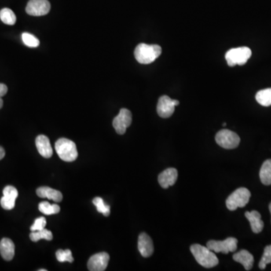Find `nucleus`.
<instances>
[{
	"label": "nucleus",
	"mask_w": 271,
	"mask_h": 271,
	"mask_svg": "<svg viewBox=\"0 0 271 271\" xmlns=\"http://www.w3.org/2000/svg\"><path fill=\"white\" fill-rule=\"evenodd\" d=\"M15 244L9 238H3L0 241V254L5 261H11L15 256Z\"/></svg>",
	"instance_id": "a211bd4d"
},
{
	"label": "nucleus",
	"mask_w": 271,
	"mask_h": 271,
	"mask_svg": "<svg viewBox=\"0 0 271 271\" xmlns=\"http://www.w3.org/2000/svg\"><path fill=\"white\" fill-rule=\"evenodd\" d=\"M93 203L96 206L97 211L102 213L105 217H108L110 214V206L106 204L101 198H95L93 200Z\"/></svg>",
	"instance_id": "393cba45"
},
{
	"label": "nucleus",
	"mask_w": 271,
	"mask_h": 271,
	"mask_svg": "<svg viewBox=\"0 0 271 271\" xmlns=\"http://www.w3.org/2000/svg\"><path fill=\"white\" fill-rule=\"evenodd\" d=\"M178 178V171L177 169L168 168L163 170L158 176V182L163 188H168L173 186Z\"/></svg>",
	"instance_id": "ddd939ff"
},
{
	"label": "nucleus",
	"mask_w": 271,
	"mask_h": 271,
	"mask_svg": "<svg viewBox=\"0 0 271 271\" xmlns=\"http://www.w3.org/2000/svg\"><path fill=\"white\" fill-rule=\"evenodd\" d=\"M8 92V88L4 84L0 83V97L2 98Z\"/></svg>",
	"instance_id": "c756f323"
},
{
	"label": "nucleus",
	"mask_w": 271,
	"mask_h": 271,
	"mask_svg": "<svg viewBox=\"0 0 271 271\" xmlns=\"http://www.w3.org/2000/svg\"><path fill=\"white\" fill-rule=\"evenodd\" d=\"M50 2L48 0H30L26 12L32 16H43L50 12Z\"/></svg>",
	"instance_id": "9d476101"
},
{
	"label": "nucleus",
	"mask_w": 271,
	"mask_h": 271,
	"mask_svg": "<svg viewBox=\"0 0 271 271\" xmlns=\"http://www.w3.org/2000/svg\"><path fill=\"white\" fill-rule=\"evenodd\" d=\"M56 258H57V261L62 263L66 262V261L72 263L74 261L72 252L70 250H57L56 253Z\"/></svg>",
	"instance_id": "cd10ccee"
},
{
	"label": "nucleus",
	"mask_w": 271,
	"mask_h": 271,
	"mask_svg": "<svg viewBox=\"0 0 271 271\" xmlns=\"http://www.w3.org/2000/svg\"><path fill=\"white\" fill-rule=\"evenodd\" d=\"M190 250L197 262L201 266L206 268H211L218 265V259L217 255L207 246L194 244L191 246Z\"/></svg>",
	"instance_id": "f257e3e1"
},
{
	"label": "nucleus",
	"mask_w": 271,
	"mask_h": 271,
	"mask_svg": "<svg viewBox=\"0 0 271 271\" xmlns=\"http://www.w3.org/2000/svg\"><path fill=\"white\" fill-rule=\"evenodd\" d=\"M30 238V240L34 242H38L40 240H52L53 239V235L52 231L44 228L40 231H32Z\"/></svg>",
	"instance_id": "412c9836"
},
{
	"label": "nucleus",
	"mask_w": 271,
	"mask_h": 271,
	"mask_svg": "<svg viewBox=\"0 0 271 271\" xmlns=\"http://www.w3.org/2000/svg\"><path fill=\"white\" fill-rule=\"evenodd\" d=\"M233 259L236 262L241 264L246 271H250L254 264L253 255L247 250H242L235 253L233 255Z\"/></svg>",
	"instance_id": "dca6fc26"
},
{
	"label": "nucleus",
	"mask_w": 271,
	"mask_h": 271,
	"mask_svg": "<svg viewBox=\"0 0 271 271\" xmlns=\"http://www.w3.org/2000/svg\"><path fill=\"white\" fill-rule=\"evenodd\" d=\"M46 226V219L45 217H39L34 221V225L30 227L31 231H40L44 229Z\"/></svg>",
	"instance_id": "c85d7f7f"
},
{
	"label": "nucleus",
	"mask_w": 271,
	"mask_h": 271,
	"mask_svg": "<svg viewBox=\"0 0 271 271\" xmlns=\"http://www.w3.org/2000/svg\"><path fill=\"white\" fill-rule=\"evenodd\" d=\"M22 40L23 43L30 48H36L39 45V40L38 38L28 33H23L22 34Z\"/></svg>",
	"instance_id": "a878e982"
},
{
	"label": "nucleus",
	"mask_w": 271,
	"mask_h": 271,
	"mask_svg": "<svg viewBox=\"0 0 271 271\" xmlns=\"http://www.w3.org/2000/svg\"><path fill=\"white\" fill-rule=\"evenodd\" d=\"M38 210L45 215L57 214L60 213V207L57 204H51L47 201H43L38 205Z\"/></svg>",
	"instance_id": "b1692460"
},
{
	"label": "nucleus",
	"mask_w": 271,
	"mask_h": 271,
	"mask_svg": "<svg viewBox=\"0 0 271 271\" xmlns=\"http://www.w3.org/2000/svg\"><path fill=\"white\" fill-rule=\"evenodd\" d=\"M269 210H270V213H271V203H270L269 205Z\"/></svg>",
	"instance_id": "473e14b6"
},
{
	"label": "nucleus",
	"mask_w": 271,
	"mask_h": 271,
	"mask_svg": "<svg viewBox=\"0 0 271 271\" xmlns=\"http://www.w3.org/2000/svg\"><path fill=\"white\" fill-rule=\"evenodd\" d=\"M138 250L142 256L144 258H148L153 254V242L147 234L142 233L139 236Z\"/></svg>",
	"instance_id": "4468645a"
},
{
	"label": "nucleus",
	"mask_w": 271,
	"mask_h": 271,
	"mask_svg": "<svg viewBox=\"0 0 271 271\" xmlns=\"http://www.w3.org/2000/svg\"><path fill=\"white\" fill-rule=\"evenodd\" d=\"M271 263V245L267 246L264 250L262 258L259 262V268L261 270H265L267 265Z\"/></svg>",
	"instance_id": "bb28decb"
},
{
	"label": "nucleus",
	"mask_w": 271,
	"mask_h": 271,
	"mask_svg": "<svg viewBox=\"0 0 271 271\" xmlns=\"http://www.w3.org/2000/svg\"><path fill=\"white\" fill-rule=\"evenodd\" d=\"M0 19L7 25H14L17 20L13 11L8 8H5L0 11Z\"/></svg>",
	"instance_id": "5701e85b"
},
{
	"label": "nucleus",
	"mask_w": 271,
	"mask_h": 271,
	"mask_svg": "<svg viewBox=\"0 0 271 271\" xmlns=\"http://www.w3.org/2000/svg\"><path fill=\"white\" fill-rule=\"evenodd\" d=\"M162 52V47L159 45L141 43L135 49L134 56L141 64H149L158 58Z\"/></svg>",
	"instance_id": "f03ea898"
},
{
	"label": "nucleus",
	"mask_w": 271,
	"mask_h": 271,
	"mask_svg": "<svg viewBox=\"0 0 271 271\" xmlns=\"http://www.w3.org/2000/svg\"><path fill=\"white\" fill-rule=\"evenodd\" d=\"M257 102L263 107L271 106V89L259 90L255 96Z\"/></svg>",
	"instance_id": "4be33fe9"
},
{
	"label": "nucleus",
	"mask_w": 271,
	"mask_h": 271,
	"mask_svg": "<svg viewBox=\"0 0 271 271\" xmlns=\"http://www.w3.org/2000/svg\"><path fill=\"white\" fill-rule=\"evenodd\" d=\"M180 102L177 100H172L168 96H162L158 100L157 111L161 118H170L175 111V107L179 106Z\"/></svg>",
	"instance_id": "6e6552de"
},
{
	"label": "nucleus",
	"mask_w": 271,
	"mask_h": 271,
	"mask_svg": "<svg viewBox=\"0 0 271 271\" xmlns=\"http://www.w3.org/2000/svg\"><path fill=\"white\" fill-rule=\"evenodd\" d=\"M109 261V254L100 253L93 254L89 258L88 268L90 271H103L107 269Z\"/></svg>",
	"instance_id": "9b49d317"
},
{
	"label": "nucleus",
	"mask_w": 271,
	"mask_h": 271,
	"mask_svg": "<svg viewBox=\"0 0 271 271\" xmlns=\"http://www.w3.org/2000/svg\"><path fill=\"white\" fill-rule=\"evenodd\" d=\"M36 145L38 153L43 158H50L53 155V149L50 140L45 135H39L36 139Z\"/></svg>",
	"instance_id": "2eb2a0df"
},
{
	"label": "nucleus",
	"mask_w": 271,
	"mask_h": 271,
	"mask_svg": "<svg viewBox=\"0 0 271 271\" xmlns=\"http://www.w3.org/2000/svg\"><path fill=\"white\" fill-rule=\"evenodd\" d=\"M252 51L248 47H240L228 51L225 54V59L228 66L233 67L236 65L243 66L246 64L251 57Z\"/></svg>",
	"instance_id": "39448f33"
},
{
	"label": "nucleus",
	"mask_w": 271,
	"mask_h": 271,
	"mask_svg": "<svg viewBox=\"0 0 271 271\" xmlns=\"http://www.w3.org/2000/svg\"><path fill=\"white\" fill-rule=\"evenodd\" d=\"M216 141L218 145L225 149H234L240 144V138L235 132L224 129L216 135Z\"/></svg>",
	"instance_id": "423d86ee"
},
{
	"label": "nucleus",
	"mask_w": 271,
	"mask_h": 271,
	"mask_svg": "<svg viewBox=\"0 0 271 271\" xmlns=\"http://www.w3.org/2000/svg\"><path fill=\"white\" fill-rule=\"evenodd\" d=\"M250 197L251 193L247 188H238L227 198V208L231 211H235L239 207H244L250 201Z\"/></svg>",
	"instance_id": "20e7f679"
},
{
	"label": "nucleus",
	"mask_w": 271,
	"mask_h": 271,
	"mask_svg": "<svg viewBox=\"0 0 271 271\" xmlns=\"http://www.w3.org/2000/svg\"><path fill=\"white\" fill-rule=\"evenodd\" d=\"M36 194L39 198H48L55 202H60L63 200V195L60 191L53 189L49 187H40L36 190Z\"/></svg>",
	"instance_id": "6ab92c4d"
},
{
	"label": "nucleus",
	"mask_w": 271,
	"mask_h": 271,
	"mask_svg": "<svg viewBox=\"0 0 271 271\" xmlns=\"http://www.w3.org/2000/svg\"><path fill=\"white\" fill-rule=\"evenodd\" d=\"M237 243L238 240L236 238L228 237L223 241L210 240L206 243V246L215 253L228 254L229 253L236 251L237 249Z\"/></svg>",
	"instance_id": "0eeeda50"
},
{
	"label": "nucleus",
	"mask_w": 271,
	"mask_h": 271,
	"mask_svg": "<svg viewBox=\"0 0 271 271\" xmlns=\"http://www.w3.org/2000/svg\"><path fill=\"white\" fill-rule=\"evenodd\" d=\"M245 217L249 220L251 225L252 231L255 234L260 233L264 228V222L261 220V216L258 211L253 210L252 212H246Z\"/></svg>",
	"instance_id": "f3484780"
},
{
	"label": "nucleus",
	"mask_w": 271,
	"mask_h": 271,
	"mask_svg": "<svg viewBox=\"0 0 271 271\" xmlns=\"http://www.w3.org/2000/svg\"><path fill=\"white\" fill-rule=\"evenodd\" d=\"M2 106H3V100L0 97V108H2Z\"/></svg>",
	"instance_id": "2f4dec72"
},
{
	"label": "nucleus",
	"mask_w": 271,
	"mask_h": 271,
	"mask_svg": "<svg viewBox=\"0 0 271 271\" xmlns=\"http://www.w3.org/2000/svg\"><path fill=\"white\" fill-rule=\"evenodd\" d=\"M260 180L265 185H271V159L265 161L260 170Z\"/></svg>",
	"instance_id": "aec40b11"
},
{
	"label": "nucleus",
	"mask_w": 271,
	"mask_h": 271,
	"mask_svg": "<svg viewBox=\"0 0 271 271\" xmlns=\"http://www.w3.org/2000/svg\"><path fill=\"white\" fill-rule=\"evenodd\" d=\"M38 271H47V270L40 269L38 270Z\"/></svg>",
	"instance_id": "72a5a7b5"
},
{
	"label": "nucleus",
	"mask_w": 271,
	"mask_h": 271,
	"mask_svg": "<svg viewBox=\"0 0 271 271\" xmlns=\"http://www.w3.org/2000/svg\"><path fill=\"white\" fill-rule=\"evenodd\" d=\"M5 155V151L4 148L2 146H0V160H2V158H4Z\"/></svg>",
	"instance_id": "7c9ffc66"
},
{
	"label": "nucleus",
	"mask_w": 271,
	"mask_h": 271,
	"mask_svg": "<svg viewBox=\"0 0 271 271\" xmlns=\"http://www.w3.org/2000/svg\"><path fill=\"white\" fill-rule=\"evenodd\" d=\"M132 114L128 109L122 108L118 115L114 118L112 122L114 128L118 134L123 135L126 132V128L131 125Z\"/></svg>",
	"instance_id": "1a4fd4ad"
},
{
	"label": "nucleus",
	"mask_w": 271,
	"mask_h": 271,
	"mask_svg": "<svg viewBox=\"0 0 271 271\" xmlns=\"http://www.w3.org/2000/svg\"><path fill=\"white\" fill-rule=\"evenodd\" d=\"M18 196V190L12 185H8L3 190V197L1 198L0 203L4 210H11L15 206V200Z\"/></svg>",
	"instance_id": "f8f14e48"
},
{
	"label": "nucleus",
	"mask_w": 271,
	"mask_h": 271,
	"mask_svg": "<svg viewBox=\"0 0 271 271\" xmlns=\"http://www.w3.org/2000/svg\"><path fill=\"white\" fill-rule=\"evenodd\" d=\"M55 150L60 159L64 162H74L78 158L75 143L68 139H59L55 143Z\"/></svg>",
	"instance_id": "7ed1b4c3"
},
{
	"label": "nucleus",
	"mask_w": 271,
	"mask_h": 271,
	"mask_svg": "<svg viewBox=\"0 0 271 271\" xmlns=\"http://www.w3.org/2000/svg\"><path fill=\"white\" fill-rule=\"evenodd\" d=\"M223 126H226V123L223 124Z\"/></svg>",
	"instance_id": "f704fd0d"
}]
</instances>
